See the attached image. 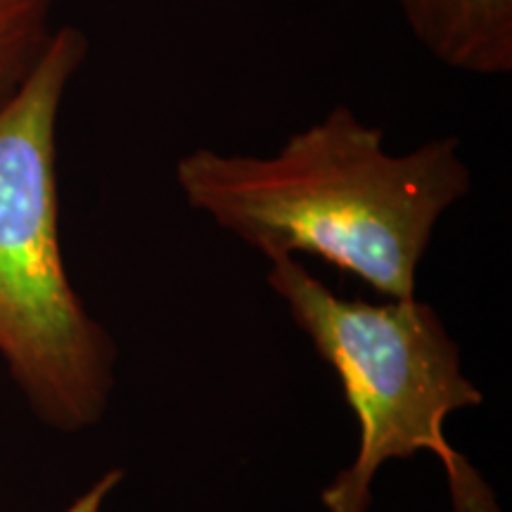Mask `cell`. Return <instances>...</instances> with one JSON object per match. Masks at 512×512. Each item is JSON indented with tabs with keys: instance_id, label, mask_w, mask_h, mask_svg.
<instances>
[{
	"instance_id": "obj_1",
	"label": "cell",
	"mask_w": 512,
	"mask_h": 512,
	"mask_svg": "<svg viewBox=\"0 0 512 512\" xmlns=\"http://www.w3.org/2000/svg\"><path fill=\"white\" fill-rule=\"evenodd\" d=\"M174 176L192 209L268 261L318 256L387 299L415 297L437 223L472 190L458 138L396 155L380 126L344 105L273 155L195 147Z\"/></svg>"
},
{
	"instance_id": "obj_2",
	"label": "cell",
	"mask_w": 512,
	"mask_h": 512,
	"mask_svg": "<svg viewBox=\"0 0 512 512\" xmlns=\"http://www.w3.org/2000/svg\"><path fill=\"white\" fill-rule=\"evenodd\" d=\"M88 36L57 27L0 107V356L38 418L62 432L102 420L114 387L107 330L67 275L57 197V124Z\"/></svg>"
},
{
	"instance_id": "obj_3",
	"label": "cell",
	"mask_w": 512,
	"mask_h": 512,
	"mask_svg": "<svg viewBox=\"0 0 512 512\" xmlns=\"http://www.w3.org/2000/svg\"><path fill=\"white\" fill-rule=\"evenodd\" d=\"M266 283L335 370L358 420L356 460L323 489L325 510L368 512L377 470L427 451L444 467L453 512H501L491 484L446 439L448 415L482 406L484 394L432 304L344 299L297 256L268 261Z\"/></svg>"
},
{
	"instance_id": "obj_4",
	"label": "cell",
	"mask_w": 512,
	"mask_h": 512,
	"mask_svg": "<svg viewBox=\"0 0 512 512\" xmlns=\"http://www.w3.org/2000/svg\"><path fill=\"white\" fill-rule=\"evenodd\" d=\"M427 55L460 74H512V0H394Z\"/></svg>"
},
{
	"instance_id": "obj_5",
	"label": "cell",
	"mask_w": 512,
	"mask_h": 512,
	"mask_svg": "<svg viewBox=\"0 0 512 512\" xmlns=\"http://www.w3.org/2000/svg\"><path fill=\"white\" fill-rule=\"evenodd\" d=\"M57 0H0V107L41 62L55 27Z\"/></svg>"
},
{
	"instance_id": "obj_6",
	"label": "cell",
	"mask_w": 512,
	"mask_h": 512,
	"mask_svg": "<svg viewBox=\"0 0 512 512\" xmlns=\"http://www.w3.org/2000/svg\"><path fill=\"white\" fill-rule=\"evenodd\" d=\"M124 479V472L121 470H110L105 472L98 482H95L93 486H88L86 491L79 498H74L72 503L67 505L62 512H100L102 505H105L107 498H110V494L114 489H117V484Z\"/></svg>"
}]
</instances>
